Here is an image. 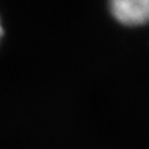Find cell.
<instances>
[{
	"instance_id": "7a4b0ae2",
	"label": "cell",
	"mask_w": 149,
	"mask_h": 149,
	"mask_svg": "<svg viewBox=\"0 0 149 149\" xmlns=\"http://www.w3.org/2000/svg\"><path fill=\"white\" fill-rule=\"evenodd\" d=\"M1 35H3V27H1V24H0V39H1Z\"/></svg>"
},
{
	"instance_id": "6da1fadb",
	"label": "cell",
	"mask_w": 149,
	"mask_h": 149,
	"mask_svg": "<svg viewBox=\"0 0 149 149\" xmlns=\"http://www.w3.org/2000/svg\"><path fill=\"white\" fill-rule=\"evenodd\" d=\"M109 6L120 24L137 26L149 22V0H114Z\"/></svg>"
}]
</instances>
